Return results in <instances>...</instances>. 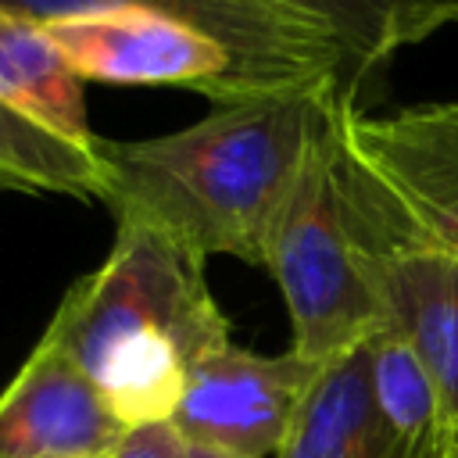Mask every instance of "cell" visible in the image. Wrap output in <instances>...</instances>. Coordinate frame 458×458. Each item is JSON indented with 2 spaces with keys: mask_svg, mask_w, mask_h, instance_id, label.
<instances>
[{
  "mask_svg": "<svg viewBox=\"0 0 458 458\" xmlns=\"http://www.w3.org/2000/svg\"><path fill=\"white\" fill-rule=\"evenodd\" d=\"M82 458H111V454H82Z\"/></svg>",
  "mask_w": 458,
  "mask_h": 458,
  "instance_id": "2e32d148",
  "label": "cell"
},
{
  "mask_svg": "<svg viewBox=\"0 0 458 458\" xmlns=\"http://www.w3.org/2000/svg\"><path fill=\"white\" fill-rule=\"evenodd\" d=\"M329 136L347 225L383 311L458 293V100L369 114L340 93Z\"/></svg>",
  "mask_w": 458,
  "mask_h": 458,
  "instance_id": "3957f363",
  "label": "cell"
},
{
  "mask_svg": "<svg viewBox=\"0 0 458 458\" xmlns=\"http://www.w3.org/2000/svg\"><path fill=\"white\" fill-rule=\"evenodd\" d=\"M372 404L369 340L326 361L276 458H354Z\"/></svg>",
  "mask_w": 458,
  "mask_h": 458,
  "instance_id": "7c38bea8",
  "label": "cell"
},
{
  "mask_svg": "<svg viewBox=\"0 0 458 458\" xmlns=\"http://www.w3.org/2000/svg\"><path fill=\"white\" fill-rule=\"evenodd\" d=\"M454 451H458V437H454Z\"/></svg>",
  "mask_w": 458,
  "mask_h": 458,
  "instance_id": "e0dca14e",
  "label": "cell"
},
{
  "mask_svg": "<svg viewBox=\"0 0 458 458\" xmlns=\"http://www.w3.org/2000/svg\"><path fill=\"white\" fill-rule=\"evenodd\" d=\"M125 433L89 376L43 336L0 394V458L111 454Z\"/></svg>",
  "mask_w": 458,
  "mask_h": 458,
  "instance_id": "ba28073f",
  "label": "cell"
},
{
  "mask_svg": "<svg viewBox=\"0 0 458 458\" xmlns=\"http://www.w3.org/2000/svg\"><path fill=\"white\" fill-rule=\"evenodd\" d=\"M265 268L283 290L293 351L308 361H333L386 326L383 301L347 225L329 122L272 229Z\"/></svg>",
  "mask_w": 458,
  "mask_h": 458,
  "instance_id": "277c9868",
  "label": "cell"
},
{
  "mask_svg": "<svg viewBox=\"0 0 458 458\" xmlns=\"http://www.w3.org/2000/svg\"><path fill=\"white\" fill-rule=\"evenodd\" d=\"M43 25L82 82L175 86L204 93L211 104H236L229 54L165 11L114 4Z\"/></svg>",
  "mask_w": 458,
  "mask_h": 458,
  "instance_id": "8992f818",
  "label": "cell"
},
{
  "mask_svg": "<svg viewBox=\"0 0 458 458\" xmlns=\"http://www.w3.org/2000/svg\"><path fill=\"white\" fill-rule=\"evenodd\" d=\"M322 365L297 351L268 358L225 344L190 369L172 426L190 447L276 458Z\"/></svg>",
  "mask_w": 458,
  "mask_h": 458,
  "instance_id": "52a82bcc",
  "label": "cell"
},
{
  "mask_svg": "<svg viewBox=\"0 0 458 458\" xmlns=\"http://www.w3.org/2000/svg\"><path fill=\"white\" fill-rule=\"evenodd\" d=\"M0 190L61 193L93 204L104 193L100 154H86L0 107Z\"/></svg>",
  "mask_w": 458,
  "mask_h": 458,
  "instance_id": "4fadbf2b",
  "label": "cell"
},
{
  "mask_svg": "<svg viewBox=\"0 0 458 458\" xmlns=\"http://www.w3.org/2000/svg\"><path fill=\"white\" fill-rule=\"evenodd\" d=\"M451 458H458V451H454V454H451Z\"/></svg>",
  "mask_w": 458,
  "mask_h": 458,
  "instance_id": "ac0fdd59",
  "label": "cell"
},
{
  "mask_svg": "<svg viewBox=\"0 0 458 458\" xmlns=\"http://www.w3.org/2000/svg\"><path fill=\"white\" fill-rule=\"evenodd\" d=\"M186 447L190 444L172 422H150V426L129 429L122 444L111 451V458H182Z\"/></svg>",
  "mask_w": 458,
  "mask_h": 458,
  "instance_id": "5bb4252c",
  "label": "cell"
},
{
  "mask_svg": "<svg viewBox=\"0 0 458 458\" xmlns=\"http://www.w3.org/2000/svg\"><path fill=\"white\" fill-rule=\"evenodd\" d=\"M204 261L175 236L122 218L107 258L68 286L43 329L125 429L172 422L190 369L233 344Z\"/></svg>",
  "mask_w": 458,
  "mask_h": 458,
  "instance_id": "7a4b0ae2",
  "label": "cell"
},
{
  "mask_svg": "<svg viewBox=\"0 0 458 458\" xmlns=\"http://www.w3.org/2000/svg\"><path fill=\"white\" fill-rule=\"evenodd\" d=\"M114 4H143L215 39L233 61L236 100L340 89L358 97L361 79L329 25L283 0H0V11L54 21Z\"/></svg>",
  "mask_w": 458,
  "mask_h": 458,
  "instance_id": "5b68a950",
  "label": "cell"
},
{
  "mask_svg": "<svg viewBox=\"0 0 458 458\" xmlns=\"http://www.w3.org/2000/svg\"><path fill=\"white\" fill-rule=\"evenodd\" d=\"M340 89L215 104L200 122L150 140H100L114 222H147L200 258L265 265L272 229L326 132Z\"/></svg>",
  "mask_w": 458,
  "mask_h": 458,
  "instance_id": "6da1fadb",
  "label": "cell"
},
{
  "mask_svg": "<svg viewBox=\"0 0 458 458\" xmlns=\"http://www.w3.org/2000/svg\"><path fill=\"white\" fill-rule=\"evenodd\" d=\"M182 458H236V454H222V451H211V447H186Z\"/></svg>",
  "mask_w": 458,
  "mask_h": 458,
  "instance_id": "9a60e30c",
  "label": "cell"
},
{
  "mask_svg": "<svg viewBox=\"0 0 458 458\" xmlns=\"http://www.w3.org/2000/svg\"><path fill=\"white\" fill-rule=\"evenodd\" d=\"M82 86L86 82L54 47L43 21L0 11V107L86 154H97L100 136L89 129Z\"/></svg>",
  "mask_w": 458,
  "mask_h": 458,
  "instance_id": "30bf717a",
  "label": "cell"
},
{
  "mask_svg": "<svg viewBox=\"0 0 458 458\" xmlns=\"http://www.w3.org/2000/svg\"><path fill=\"white\" fill-rule=\"evenodd\" d=\"M336 32L347 47L361 86L379 75L401 50L426 43L458 25V0H283Z\"/></svg>",
  "mask_w": 458,
  "mask_h": 458,
  "instance_id": "8fae6325",
  "label": "cell"
},
{
  "mask_svg": "<svg viewBox=\"0 0 458 458\" xmlns=\"http://www.w3.org/2000/svg\"><path fill=\"white\" fill-rule=\"evenodd\" d=\"M369 351L372 404L354 458H451L454 433L411 344L394 326H383L369 336Z\"/></svg>",
  "mask_w": 458,
  "mask_h": 458,
  "instance_id": "9c48e42d",
  "label": "cell"
}]
</instances>
